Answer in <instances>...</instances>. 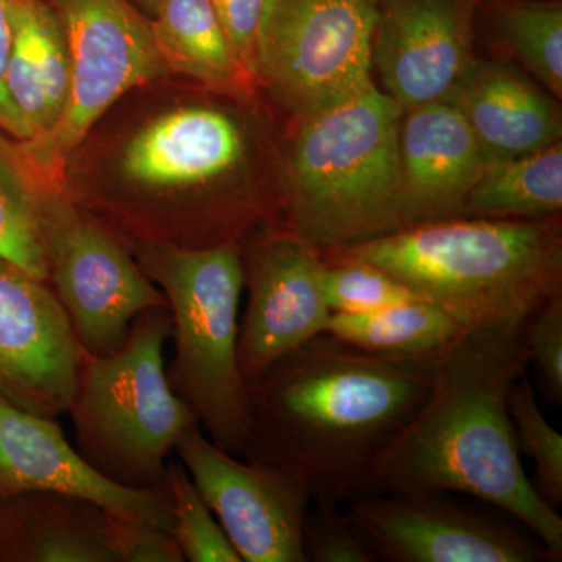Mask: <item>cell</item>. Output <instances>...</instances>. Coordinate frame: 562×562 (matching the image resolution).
Masks as SVG:
<instances>
[{"mask_svg":"<svg viewBox=\"0 0 562 562\" xmlns=\"http://www.w3.org/2000/svg\"><path fill=\"white\" fill-rule=\"evenodd\" d=\"M465 330L446 310L424 299L369 313H331L325 327L339 341L390 357L436 353Z\"/></svg>","mask_w":562,"mask_h":562,"instance_id":"23","label":"cell"},{"mask_svg":"<svg viewBox=\"0 0 562 562\" xmlns=\"http://www.w3.org/2000/svg\"><path fill=\"white\" fill-rule=\"evenodd\" d=\"M0 562H117L109 512L61 492L0 497Z\"/></svg>","mask_w":562,"mask_h":562,"instance_id":"19","label":"cell"},{"mask_svg":"<svg viewBox=\"0 0 562 562\" xmlns=\"http://www.w3.org/2000/svg\"><path fill=\"white\" fill-rule=\"evenodd\" d=\"M371 262L464 328L520 327L562 294V233L541 221L452 217L327 247Z\"/></svg>","mask_w":562,"mask_h":562,"instance_id":"4","label":"cell"},{"mask_svg":"<svg viewBox=\"0 0 562 562\" xmlns=\"http://www.w3.org/2000/svg\"><path fill=\"white\" fill-rule=\"evenodd\" d=\"M476 5L525 68L561 99V0H476Z\"/></svg>","mask_w":562,"mask_h":562,"instance_id":"25","label":"cell"},{"mask_svg":"<svg viewBox=\"0 0 562 562\" xmlns=\"http://www.w3.org/2000/svg\"><path fill=\"white\" fill-rule=\"evenodd\" d=\"M344 505L379 561H554L522 524L464 505L452 492H366Z\"/></svg>","mask_w":562,"mask_h":562,"instance_id":"11","label":"cell"},{"mask_svg":"<svg viewBox=\"0 0 562 562\" xmlns=\"http://www.w3.org/2000/svg\"><path fill=\"white\" fill-rule=\"evenodd\" d=\"M520 327L469 328L438 351L427 397L373 462L368 492L442 491L487 503L562 557V519L520 461L508 398L527 371Z\"/></svg>","mask_w":562,"mask_h":562,"instance_id":"3","label":"cell"},{"mask_svg":"<svg viewBox=\"0 0 562 562\" xmlns=\"http://www.w3.org/2000/svg\"><path fill=\"white\" fill-rule=\"evenodd\" d=\"M476 0H379L372 68L403 110L446 102L475 61Z\"/></svg>","mask_w":562,"mask_h":562,"instance_id":"15","label":"cell"},{"mask_svg":"<svg viewBox=\"0 0 562 562\" xmlns=\"http://www.w3.org/2000/svg\"><path fill=\"white\" fill-rule=\"evenodd\" d=\"M68 41L70 90L65 113L46 135L18 140L43 183L63 184L74 151L128 92L169 79L149 18L132 0H49Z\"/></svg>","mask_w":562,"mask_h":562,"instance_id":"8","label":"cell"},{"mask_svg":"<svg viewBox=\"0 0 562 562\" xmlns=\"http://www.w3.org/2000/svg\"><path fill=\"white\" fill-rule=\"evenodd\" d=\"M85 357L50 284L0 258V397L58 419L72 405Z\"/></svg>","mask_w":562,"mask_h":562,"instance_id":"14","label":"cell"},{"mask_svg":"<svg viewBox=\"0 0 562 562\" xmlns=\"http://www.w3.org/2000/svg\"><path fill=\"white\" fill-rule=\"evenodd\" d=\"M169 338L168 306L139 314L120 349L85 357L68 412L81 457L128 490L165 487L177 443L199 425L169 383Z\"/></svg>","mask_w":562,"mask_h":562,"instance_id":"7","label":"cell"},{"mask_svg":"<svg viewBox=\"0 0 562 562\" xmlns=\"http://www.w3.org/2000/svg\"><path fill=\"white\" fill-rule=\"evenodd\" d=\"M490 165L452 103L403 110L398 127V231L462 217L469 192Z\"/></svg>","mask_w":562,"mask_h":562,"instance_id":"17","label":"cell"},{"mask_svg":"<svg viewBox=\"0 0 562 562\" xmlns=\"http://www.w3.org/2000/svg\"><path fill=\"white\" fill-rule=\"evenodd\" d=\"M508 409L517 450L535 462L532 487L558 512L562 505V436L543 417L527 373L514 383Z\"/></svg>","mask_w":562,"mask_h":562,"instance_id":"26","label":"cell"},{"mask_svg":"<svg viewBox=\"0 0 562 562\" xmlns=\"http://www.w3.org/2000/svg\"><path fill=\"white\" fill-rule=\"evenodd\" d=\"M306 562H375V553L342 505L313 502L303 520Z\"/></svg>","mask_w":562,"mask_h":562,"instance_id":"29","label":"cell"},{"mask_svg":"<svg viewBox=\"0 0 562 562\" xmlns=\"http://www.w3.org/2000/svg\"><path fill=\"white\" fill-rule=\"evenodd\" d=\"M11 11L7 92L35 138L55 128L65 113L70 90L68 41L49 0H11Z\"/></svg>","mask_w":562,"mask_h":562,"instance_id":"20","label":"cell"},{"mask_svg":"<svg viewBox=\"0 0 562 562\" xmlns=\"http://www.w3.org/2000/svg\"><path fill=\"white\" fill-rule=\"evenodd\" d=\"M166 484L172 503V536L184 561L243 562L179 460L169 461Z\"/></svg>","mask_w":562,"mask_h":562,"instance_id":"28","label":"cell"},{"mask_svg":"<svg viewBox=\"0 0 562 562\" xmlns=\"http://www.w3.org/2000/svg\"><path fill=\"white\" fill-rule=\"evenodd\" d=\"M176 454L243 562H306L303 520L313 497L295 473L225 452L201 425L181 436Z\"/></svg>","mask_w":562,"mask_h":562,"instance_id":"12","label":"cell"},{"mask_svg":"<svg viewBox=\"0 0 562 562\" xmlns=\"http://www.w3.org/2000/svg\"><path fill=\"white\" fill-rule=\"evenodd\" d=\"M402 113L371 81L294 117L277 181L281 224L321 249L397 232Z\"/></svg>","mask_w":562,"mask_h":562,"instance_id":"5","label":"cell"},{"mask_svg":"<svg viewBox=\"0 0 562 562\" xmlns=\"http://www.w3.org/2000/svg\"><path fill=\"white\" fill-rule=\"evenodd\" d=\"M322 254V291L331 313H369L420 299L371 262L328 249Z\"/></svg>","mask_w":562,"mask_h":562,"instance_id":"27","label":"cell"},{"mask_svg":"<svg viewBox=\"0 0 562 562\" xmlns=\"http://www.w3.org/2000/svg\"><path fill=\"white\" fill-rule=\"evenodd\" d=\"M41 183L18 139L0 128V258L47 281L40 233Z\"/></svg>","mask_w":562,"mask_h":562,"instance_id":"24","label":"cell"},{"mask_svg":"<svg viewBox=\"0 0 562 562\" xmlns=\"http://www.w3.org/2000/svg\"><path fill=\"white\" fill-rule=\"evenodd\" d=\"M149 13L155 44L171 76L249 101L257 83L236 60L210 0H155Z\"/></svg>","mask_w":562,"mask_h":562,"instance_id":"21","label":"cell"},{"mask_svg":"<svg viewBox=\"0 0 562 562\" xmlns=\"http://www.w3.org/2000/svg\"><path fill=\"white\" fill-rule=\"evenodd\" d=\"M111 549L117 562H184L172 532L109 513Z\"/></svg>","mask_w":562,"mask_h":562,"instance_id":"31","label":"cell"},{"mask_svg":"<svg viewBox=\"0 0 562 562\" xmlns=\"http://www.w3.org/2000/svg\"><path fill=\"white\" fill-rule=\"evenodd\" d=\"M35 491L76 495L116 516L173 530L168 484L138 491L110 482L66 439L58 419L0 397V497Z\"/></svg>","mask_w":562,"mask_h":562,"instance_id":"16","label":"cell"},{"mask_svg":"<svg viewBox=\"0 0 562 562\" xmlns=\"http://www.w3.org/2000/svg\"><path fill=\"white\" fill-rule=\"evenodd\" d=\"M562 209V144L492 162L465 199L462 217L541 221Z\"/></svg>","mask_w":562,"mask_h":562,"instance_id":"22","label":"cell"},{"mask_svg":"<svg viewBox=\"0 0 562 562\" xmlns=\"http://www.w3.org/2000/svg\"><path fill=\"white\" fill-rule=\"evenodd\" d=\"M11 43H13L11 0H0V128L9 133L11 138L24 140L31 138V133L11 103L5 85Z\"/></svg>","mask_w":562,"mask_h":562,"instance_id":"33","label":"cell"},{"mask_svg":"<svg viewBox=\"0 0 562 562\" xmlns=\"http://www.w3.org/2000/svg\"><path fill=\"white\" fill-rule=\"evenodd\" d=\"M40 183L47 283L87 355L111 353L139 314L166 308L168 302L116 232L74 201L63 184Z\"/></svg>","mask_w":562,"mask_h":562,"instance_id":"9","label":"cell"},{"mask_svg":"<svg viewBox=\"0 0 562 562\" xmlns=\"http://www.w3.org/2000/svg\"><path fill=\"white\" fill-rule=\"evenodd\" d=\"M257 133L238 106L180 99L114 136L90 179L63 184L125 243H241L280 221L279 194L250 181Z\"/></svg>","mask_w":562,"mask_h":562,"instance_id":"1","label":"cell"},{"mask_svg":"<svg viewBox=\"0 0 562 562\" xmlns=\"http://www.w3.org/2000/svg\"><path fill=\"white\" fill-rule=\"evenodd\" d=\"M379 0H268L257 47L258 87L305 116L372 80Z\"/></svg>","mask_w":562,"mask_h":562,"instance_id":"10","label":"cell"},{"mask_svg":"<svg viewBox=\"0 0 562 562\" xmlns=\"http://www.w3.org/2000/svg\"><path fill=\"white\" fill-rule=\"evenodd\" d=\"M135 2L138 3V5L144 7L147 11H150L155 0H135Z\"/></svg>","mask_w":562,"mask_h":562,"instance_id":"34","label":"cell"},{"mask_svg":"<svg viewBox=\"0 0 562 562\" xmlns=\"http://www.w3.org/2000/svg\"><path fill=\"white\" fill-rule=\"evenodd\" d=\"M236 60L254 79L257 72L258 33L268 0H210ZM258 87V85H257Z\"/></svg>","mask_w":562,"mask_h":562,"instance_id":"32","label":"cell"},{"mask_svg":"<svg viewBox=\"0 0 562 562\" xmlns=\"http://www.w3.org/2000/svg\"><path fill=\"white\" fill-rule=\"evenodd\" d=\"M528 361L538 372L547 402L562 405V294L539 306L520 325Z\"/></svg>","mask_w":562,"mask_h":562,"instance_id":"30","label":"cell"},{"mask_svg":"<svg viewBox=\"0 0 562 562\" xmlns=\"http://www.w3.org/2000/svg\"><path fill=\"white\" fill-rule=\"evenodd\" d=\"M246 310L238 360L246 382L325 333L330 310L322 291L321 247L269 222L241 241Z\"/></svg>","mask_w":562,"mask_h":562,"instance_id":"13","label":"cell"},{"mask_svg":"<svg viewBox=\"0 0 562 562\" xmlns=\"http://www.w3.org/2000/svg\"><path fill=\"white\" fill-rule=\"evenodd\" d=\"M131 249L168 302L173 357L166 372L173 392L211 442L235 457H249L254 428L238 360L241 243H136Z\"/></svg>","mask_w":562,"mask_h":562,"instance_id":"6","label":"cell"},{"mask_svg":"<svg viewBox=\"0 0 562 562\" xmlns=\"http://www.w3.org/2000/svg\"><path fill=\"white\" fill-rule=\"evenodd\" d=\"M436 355L369 353L322 333L247 382V458L295 473L313 502L366 494L373 462L427 397Z\"/></svg>","mask_w":562,"mask_h":562,"instance_id":"2","label":"cell"},{"mask_svg":"<svg viewBox=\"0 0 562 562\" xmlns=\"http://www.w3.org/2000/svg\"><path fill=\"white\" fill-rule=\"evenodd\" d=\"M446 102L460 111L491 165L561 140L557 102L506 63L475 58Z\"/></svg>","mask_w":562,"mask_h":562,"instance_id":"18","label":"cell"}]
</instances>
